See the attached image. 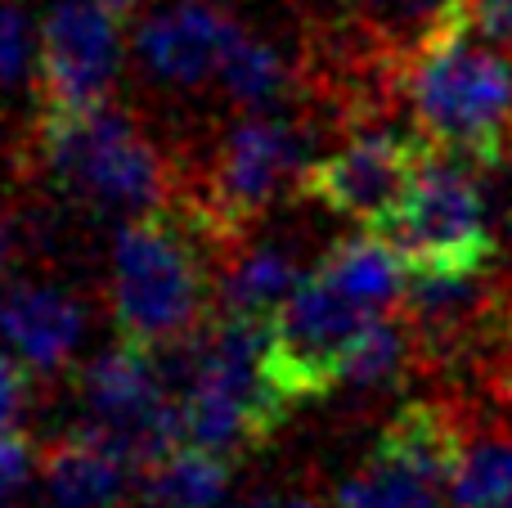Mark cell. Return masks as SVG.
<instances>
[{
    "label": "cell",
    "instance_id": "obj_1",
    "mask_svg": "<svg viewBox=\"0 0 512 508\" xmlns=\"http://www.w3.org/2000/svg\"><path fill=\"white\" fill-rule=\"evenodd\" d=\"M414 122L441 153L463 162H495L512 144V54L472 27L454 0L396 68Z\"/></svg>",
    "mask_w": 512,
    "mask_h": 508
},
{
    "label": "cell",
    "instance_id": "obj_3",
    "mask_svg": "<svg viewBox=\"0 0 512 508\" xmlns=\"http://www.w3.org/2000/svg\"><path fill=\"white\" fill-rule=\"evenodd\" d=\"M27 167L45 171L68 203L113 221L176 207L185 180L176 162L144 135V126L108 99L68 113L41 108L32 122Z\"/></svg>",
    "mask_w": 512,
    "mask_h": 508
},
{
    "label": "cell",
    "instance_id": "obj_25",
    "mask_svg": "<svg viewBox=\"0 0 512 508\" xmlns=\"http://www.w3.org/2000/svg\"><path fill=\"white\" fill-rule=\"evenodd\" d=\"M230 508H324V504L306 500V495H288V500H270V495H261V500H248V504H230Z\"/></svg>",
    "mask_w": 512,
    "mask_h": 508
},
{
    "label": "cell",
    "instance_id": "obj_27",
    "mask_svg": "<svg viewBox=\"0 0 512 508\" xmlns=\"http://www.w3.org/2000/svg\"><path fill=\"white\" fill-rule=\"evenodd\" d=\"M508 324H512V306H508Z\"/></svg>",
    "mask_w": 512,
    "mask_h": 508
},
{
    "label": "cell",
    "instance_id": "obj_26",
    "mask_svg": "<svg viewBox=\"0 0 512 508\" xmlns=\"http://www.w3.org/2000/svg\"><path fill=\"white\" fill-rule=\"evenodd\" d=\"M504 392H508V401H512V369H508V378H504Z\"/></svg>",
    "mask_w": 512,
    "mask_h": 508
},
{
    "label": "cell",
    "instance_id": "obj_11",
    "mask_svg": "<svg viewBox=\"0 0 512 508\" xmlns=\"http://www.w3.org/2000/svg\"><path fill=\"white\" fill-rule=\"evenodd\" d=\"M81 338H86V306L63 284L14 279L5 297V342L36 378H63Z\"/></svg>",
    "mask_w": 512,
    "mask_h": 508
},
{
    "label": "cell",
    "instance_id": "obj_24",
    "mask_svg": "<svg viewBox=\"0 0 512 508\" xmlns=\"http://www.w3.org/2000/svg\"><path fill=\"white\" fill-rule=\"evenodd\" d=\"M27 158H32V126H18L9 113H0V176L27 171Z\"/></svg>",
    "mask_w": 512,
    "mask_h": 508
},
{
    "label": "cell",
    "instance_id": "obj_2",
    "mask_svg": "<svg viewBox=\"0 0 512 508\" xmlns=\"http://www.w3.org/2000/svg\"><path fill=\"white\" fill-rule=\"evenodd\" d=\"M221 248L185 207H158L122 221L113 239L108 306L117 338L135 347H171L212 320Z\"/></svg>",
    "mask_w": 512,
    "mask_h": 508
},
{
    "label": "cell",
    "instance_id": "obj_13",
    "mask_svg": "<svg viewBox=\"0 0 512 508\" xmlns=\"http://www.w3.org/2000/svg\"><path fill=\"white\" fill-rule=\"evenodd\" d=\"M306 279L301 257L274 239H239L216 270V311L243 320H270L292 288Z\"/></svg>",
    "mask_w": 512,
    "mask_h": 508
},
{
    "label": "cell",
    "instance_id": "obj_18",
    "mask_svg": "<svg viewBox=\"0 0 512 508\" xmlns=\"http://www.w3.org/2000/svg\"><path fill=\"white\" fill-rule=\"evenodd\" d=\"M445 508H512V432H468Z\"/></svg>",
    "mask_w": 512,
    "mask_h": 508
},
{
    "label": "cell",
    "instance_id": "obj_19",
    "mask_svg": "<svg viewBox=\"0 0 512 508\" xmlns=\"http://www.w3.org/2000/svg\"><path fill=\"white\" fill-rule=\"evenodd\" d=\"M454 0H351V18L387 54H405Z\"/></svg>",
    "mask_w": 512,
    "mask_h": 508
},
{
    "label": "cell",
    "instance_id": "obj_15",
    "mask_svg": "<svg viewBox=\"0 0 512 508\" xmlns=\"http://www.w3.org/2000/svg\"><path fill=\"white\" fill-rule=\"evenodd\" d=\"M234 459L203 446H176L144 468L140 495L149 508H221L234 477Z\"/></svg>",
    "mask_w": 512,
    "mask_h": 508
},
{
    "label": "cell",
    "instance_id": "obj_4",
    "mask_svg": "<svg viewBox=\"0 0 512 508\" xmlns=\"http://www.w3.org/2000/svg\"><path fill=\"white\" fill-rule=\"evenodd\" d=\"M310 162V126L279 108L243 113L198 167H180V203L225 252L248 239L252 225L279 203L283 189H297Z\"/></svg>",
    "mask_w": 512,
    "mask_h": 508
},
{
    "label": "cell",
    "instance_id": "obj_16",
    "mask_svg": "<svg viewBox=\"0 0 512 508\" xmlns=\"http://www.w3.org/2000/svg\"><path fill=\"white\" fill-rule=\"evenodd\" d=\"M423 356L427 351L405 315H378L355 342L351 360L342 369V387L355 396H387L409 383V374L423 365Z\"/></svg>",
    "mask_w": 512,
    "mask_h": 508
},
{
    "label": "cell",
    "instance_id": "obj_7",
    "mask_svg": "<svg viewBox=\"0 0 512 508\" xmlns=\"http://www.w3.org/2000/svg\"><path fill=\"white\" fill-rule=\"evenodd\" d=\"M373 320L378 311L346 293L315 261L288 302L270 315V374L279 392L297 410L342 392V369Z\"/></svg>",
    "mask_w": 512,
    "mask_h": 508
},
{
    "label": "cell",
    "instance_id": "obj_14",
    "mask_svg": "<svg viewBox=\"0 0 512 508\" xmlns=\"http://www.w3.org/2000/svg\"><path fill=\"white\" fill-rule=\"evenodd\" d=\"M216 86L243 113H270V108H288L301 95L306 77H301V68L292 63V54L279 41L243 27L239 41L225 54Z\"/></svg>",
    "mask_w": 512,
    "mask_h": 508
},
{
    "label": "cell",
    "instance_id": "obj_20",
    "mask_svg": "<svg viewBox=\"0 0 512 508\" xmlns=\"http://www.w3.org/2000/svg\"><path fill=\"white\" fill-rule=\"evenodd\" d=\"M36 50H41V32L32 27L23 0H0V95L36 81Z\"/></svg>",
    "mask_w": 512,
    "mask_h": 508
},
{
    "label": "cell",
    "instance_id": "obj_23",
    "mask_svg": "<svg viewBox=\"0 0 512 508\" xmlns=\"http://www.w3.org/2000/svg\"><path fill=\"white\" fill-rule=\"evenodd\" d=\"M27 477H32V446L23 432H9V437H0V504L23 491Z\"/></svg>",
    "mask_w": 512,
    "mask_h": 508
},
{
    "label": "cell",
    "instance_id": "obj_22",
    "mask_svg": "<svg viewBox=\"0 0 512 508\" xmlns=\"http://www.w3.org/2000/svg\"><path fill=\"white\" fill-rule=\"evenodd\" d=\"M463 14L472 18V27L486 41L512 54V0H463Z\"/></svg>",
    "mask_w": 512,
    "mask_h": 508
},
{
    "label": "cell",
    "instance_id": "obj_6",
    "mask_svg": "<svg viewBox=\"0 0 512 508\" xmlns=\"http://www.w3.org/2000/svg\"><path fill=\"white\" fill-rule=\"evenodd\" d=\"M77 432L104 441L131 468H149L180 446V401L158 351L122 342L95 356L77 378Z\"/></svg>",
    "mask_w": 512,
    "mask_h": 508
},
{
    "label": "cell",
    "instance_id": "obj_10",
    "mask_svg": "<svg viewBox=\"0 0 512 508\" xmlns=\"http://www.w3.org/2000/svg\"><path fill=\"white\" fill-rule=\"evenodd\" d=\"M117 72H122V23L86 0H54L41 23L32 81L41 108L68 113L104 104Z\"/></svg>",
    "mask_w": 512,
    "mask_h": 508
},
{
    "label": "cell",
    "instance_id": "obj_8",
    "mask_svg": "<svg viewBox=\"0 0 512 508\" xmlns=\"http://www.w3.org/2000/svg\"><path fill=\"white\" fill-rule=\"evenodd\" d=\"M432 153L436 144L423 131H396L387 122L355 126L351 140H342L324 158L306 162L297 180V198H310L324 212L373 230L409 194V185L432 162Z\"/></svg>",
    "mask_w": 512,
    "mask_h": 508
},
{
    "label": "cell",
    "instance_id": "obj_21",
    "mask_svg": "<svg viewBox=\"0 0 512 508\" xmlns=\"http://www.w3.org/2000/svg\"><path fill=\"white\" fill-rule=\"evenodd\" d=\"M32 383L36 374L18 356H0V437L23 432V419L32 414Z\"/></svg>",
    "mask_w": 512,
    "mask_h": 508
},
{
    "label": "cell",
    "instance_id": "obj_9",
    "mask_svg": "<svg viewBox=\"0 0 512 508\" xmlns=\"http://www.w3.org/2000/svg\"><path fill=\"white\" fill-rule=\"evenodd\" d=\"M243 23L225 0H153L135 27V72L158 95H194L221 77Z\"/></svg>",
    "mask_w": 512,
    "mask_h": 508
},
{
    "label": "cell",
    "instance_id": "obj_12",
    "mask_svg": "<svg viewBox=\"0 0 512 508\" xmlns=\"http://www.w3.org/2000/svg\"><path fill=\"white\" fill-rule=\"evenodd\" d=\"M131 473L117 450L68 428L41 455V495L50 508H117L131 495Z\"/></svg>",
    "mask_w": 512,
    "mask_h": 508
},
{
    "label": "cell",
    "instance_id": "obj_5",
    "mask_svg": "<svg viewBox=\"0 0 512 508\" xmlns=\"http://www.w3.org/2000/svg\"><path fill=\"white\" fill-rule=\"evenodd\" d=\"M373 230L405 257L409 275H468L495 266V216L477 162L432 153L409 194Z\"/></svg>",
    "mask_w": 512,
    "mask_h": 508
},
{
    "label": "cell",
    "instance_id": "obj_17",
    "mask_svg": "<svg viewBox=\"0 0 512 508\" xmlns=\"http://www.w3.org/2000/svg\"><path fill=\"white\" fill-rule=\"evenodd\" d=\"M450 486L373 446V455L337 491V508H445Z\"/></svg>",
    "mask_w": 512,
    "mask_h": 508
}]
</instances>
